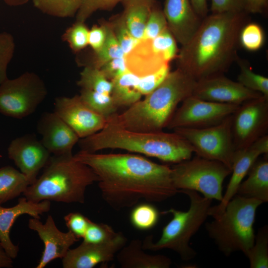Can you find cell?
Segmentation results:
<instances>
[{"label":"cell","mask_w":268,"mask_h":268,"mask_svg":"<svg viewBox=\"0 0 268 268\" xmlns=\"http://www.w3.org/2000/svg\"><path fill=\"white\" fill-rule=\"evenodd\" d=\"M41 142L54 155L72 154V150L79 137L57 114L45 113L37 124Z\"/></svg>","instance_id":"obj_19"},{"label":"cell","mask_w":268,"mask_h":268,"mask_svg":"<svg viewBox=\"0 0 268 268\" xmlns=\"http://www.w3.org/2000/svg\"><path fill=\"white\" fill-rule=\"evenodd\" d=\"M170 72V64H168L152 73L139 77L137 84L138 91L142 95L149 94L161 83Z\"/></svg>","instance_id":"obj_43"},{"label":"cell","mask_w":268,"mask_h":268,"mask_svg":"<svg viewBox=\"0 0 268 268\" xmlns=\"http://www.w3.org/2000/svg\"><path fill=\"white\" fill-rule=\"evenodd\" d=\"M51 208L49 201L33 202L26 198H21L18 203L10 207H4L0 205V241L7 254L12 259L18 256L19 247L11 240L10 232L15 220L21 215L27 214L33 218H40V215L49 211Z\"/></svg>","instance_id":"obj_21"},{"label":"cell","mask_w":268,"mask_h":268,"mask_svg":"<svg viewBox=\"0 0 268 268\" xmlns=\"http://www.w3.org/2000/svg\"><path fill=\"white\" fill-rule=\"evenodd\" d=\"M154 1L135 0L123 4L125 9L122 13L126 24L133 37L141 39L144 29Z\"/></svg>","instance_id":"obj_26"},{"label":"cell","mask_w":268,"mask_h":268,"mask_svg":"<svg viewBox=\"0 0 268 268\" xmlns=\"http://www.w3.org/2000/svg\"><path fill=\"white\" fill-rule=\"evenodd\" d=\"M106 38V30L104 22L99 26L95 25L88 32V45L94 53L98 52L103 47Z\"/></svg>","instance_id":"obj_47"},{"label":"cell","mask_w":268,"mask_h":268,"mask_svg":"<svg viewBox=\"0 0 268 268\" xmlns=\"http://www.w3.org/2000/svg\"><path fill=\"white\" fill-rule=\"evenodd\" d=\"M7 5L10 6H18L26 3L29 0H2Z\"/></svg>","instance_id":"obj_51"},{"label":"cell","mask_w":268,"mask_h":268,"mask_svg":"<svg viewBox=\"0 0 268 268\" xmlns=\"http://www.w3.org/2000/svg\"><path fill=\"white\" fill-rule=\"evenodd\" d=\"M190 0L195 11L200 18L203 19L208 15L207 0Z\"/></svg>","instance_id":"obj_49"},{"label":"cell","mask_w":268,"mask_h":268,"mask_svg":"<svg viewBox=\"0 0 268 268\" xmlns=\"http://www.w3.org/2000/svg\"><path fill=\"white\" fill-rule=\"evenodd\" d=\"M67 227L78 239L83 238L91 220L79 212H70L64 216Z\"/></svg>","instance_id":"obj_44"},{"label":"cell","mask_w":268,"mask_h":268,"mask_svg":"<svg viewBox=\"0 0 268 268\" xmlns=\"http://www.w3.org/2000/svg\"><path fill=\"white\" fill-rule=\"evenodd\" d=\"M124 0H83L76 14V21L84 22L98 10H111Z\"/></svg>","instance_id":"obj_42"},{"label":"cell","mask_w":268,"mask_h":268,"mask_svg":"<svg viewBox=\"0 0 268 268\" xmlns=\"http://www.w3.org/2000/svg\"><path fill=\"white\" fill-rule=\"evenodd\" d=\"M98 177L87 165L72 154L50 157L42 174L23 193L33 202L43 201L83 203L87 188Z\"/></svg>","instance_id":"obj_5"},{"label":"cell","mask_w":268,"mask_h":268,"mask_svg":"<svg viewBox=\"0 0 268 268\" xmlns=\"http://www.w3.org/2000/svg\"><path fill=\"white\" fill-rule=\"evenodd\" d=\"M268 154V135L266 134L249 146L235 150L232 159L231 177L222 199L218 205L210 207L212 216L223 211L228 202L236 195L242 180L259 157Z\"/></svg>","instance_id":"obj_16"},{"label":"cell","mask_w":268,"mask_h":268,"mask_svg":"<svg viewBox=\"0 0 268 268\" xmlns=\"http://www.w3.org/2000/svg\"><path fill=\"white\" fill-rule=\"evenodd\" d=\"M263 202L236 195L222 212L205 224L208 234L226 256L241 251L245 255L255 242L253 225L257 208Z\"/></svg>","instance_id":"obj_6"},{"label":"cell","mask_w":268,"mask_h":268,"mask_svg":"<svg viewBox=\"0 0 268 268\" xmlns=\"http://www.w3.org/2000/svg\"><path fill=\"white\" fill-rule=\"evenodd\" d=\"M118 233L107 224L91 221L82 239L84 242L102 244L112 240Z\"/></svg>","instance_id":"obj_41"},{"label":"cell","mask_w":268,"mask_h":268,"mask_svg":"<svg viewBox=\"0 0 268 268\" xmlns=\"http://www.w3.org/2000/svg\"><path fill=\"white\" fill-rule=\"evenodd\" d=\"M106 30V38L102 48L94 53V61L86 65L99 68L106 62L116 58H124L125 54L119 45L110 23L104 22Z\"/></svg>","instance_id":"obj_32"},{"label":"cell","mask_w":268,"mask_h":268,"mask_svg":"<svg viewBox=\"0 0 268 268\" xmlns=\"http://www.w3.org/2000/svg\"><path fill=\"white\" fill-rule=\"evenodd\" d=\"M139 77L128 69L111 80V96L116 106L131 107L140 100L142 96L137 89Z\"/></svg>","instance_id":"obj_25"},{"label":"cell","mask_w":268,"mask_h":268,"mask_svg":"<svg viewBox=\"0 0 268 268\" xmlns=\"http://www.w3.org/2000/svg\"><path fill=\"white\" fill-rule=\"evenodd\" d=\"M268 154L257 159L250 169L248 178L240 184L236 195L268 201Z\"/></svg>","instance_id":"obj_24"},{"label":"cell","mask_w":268,"mask_h":268,"mask_svg":"<svg viewBox=\"0 0 268 268\" xmlns=\"http://www.w3.org/2000/svg\"><path fill=\"white\" fill-rule=\"evenodd\" d=\"M15 48L13 36L7 32H0V86L8 79L7 68L14 55Z\"/></svg>","instance_id":"obj_39"},{"label":"cell","mask_w":268,"mask_h":268,"mask_svg":"<svg viewBox=\"0 0 268 268\" xmlns=\"http://www.w3.org/2000/svg\"><path fill=\"white\" fill-rule=\"evenodd\" d=\"M116 258L122 268H169L172 261L162 255H150L142 248V242L135 239L117 253Z\"/></svg>","instance_id":"obj_23"},{"label":"cell","mask_w":268,"mask_h":268,"mask_svg":"<svg viewBox=\"0 0 268 268\" xmlns=\"http://www.w3.org/2000/svg\"><path fill=\"white\" fill-rule=\"evenodd\" d=\"M46 86L40 76L26 72L0 86V113L15 119L32 114L45 99Z\"/></svg>","instance_id":"obj_9"},{"label":"cell","mask_w":268,"mask_h":268,"mask_svg":"<svg viewBox=\"0 0 268 268\" xmlns=\"http://www.w3.org/2000/svg\"><path fill=\"white\" fill-rule=\"evenodd\" d=\"M171 170L172 183L178 193L195 191L204 198L219 201L223 197V182L231 173L224 164L197 155L174 164Z\"/></svg>","instance_id":"obj_8"},{"label":"cell","mask_w":268,"mask_h":268,"mask_svg":"<svg viewBox=\"0 0 268 268\" xmlns=\"http://www.w3.org/2000/svg\"><path fill=\"white\" fill-rule=\"evenodd\" d=\"M54 112L67 124L79 138H83L101 131L107 119L88 108L79 95L72 97H57Z\"/></svg>","instance_id":"obj_13"},{"label":"cell","mask_w":268,"mask_h":268,"mask_svg":"<svg viewBox=\"0 0 268 268\" xmlns=\"http://www.w3.org/2000/svg\"><path fill=\"white\" fill-rule=\"evenodd\" d=\"M248 14L207 15L189 41L181 46L177 56V68L196 81L224 74L238 57L240 33L249 22Z\"/></svg>","instance_id":"obj_2"},{"label":"cell","mask_w":268,"mask_h":268,"mask_svg":"<svg viewBox=\"0 0 268 268\" xmlns=\"http://www.w3.org/2000/svg\"><path fill=\"white\" fill-rule=\"evenodd\" d=\"M268 129V98L263 95L243 102L232 115L235 150L249 146L266 135Z\"/></svg>","instance_id":"obj_11"},{"label":"cell","mask_w":268,"mask_h":268,"mask_svg":"<svg viewBox=\"0 0 268 268\" xmlns=\"http://www.w3.org/2000/svg\"><path fill=\"white\" fill-rule=\"evenodd\" d=\"M110 24L125 56L132 50L139 40L135 39L131 33L123 13L115 17Z\"/></svg>","instance_id":"obj_38"},{"label":"cell","mask_w":268,"mask_h":268,"mask_svg":"<svg viewBox=\"0 0 268 268\" xmlns=\"http://www.w3.org/2000/svg\"><path fill=\"white\" fill-rule=\"evenodd\" d=\"M30 183L20 171L10 166L0 168V205L23 194Z\"/></svg>","instance_id":"obj_27"},{"label":"cell","mask_w":268,"mask_h":268,"mask_svg":"<svg viewBox=\"0 0 268 268\" xmlns=\"http://www.w3.org/2000/svg\"><path fill=\"white\" fill-rule=\"evenodd\" d=\"M40 219H29V229L36 231L43 241L44 248L36 268H44L49 263L57 259H63L70 246L79 240L71 231H61L56 226L50 215L44 223Z\"/></svg>","instance_id":"obj_18"},{"label":"cell","mask_w":268,"mask_h":268,"mask_svg":"<svg viewBox=\"0 0 268 268\" xmlns=\"http://www.w3.org/2000/svg\"><path fill=\"white\" fill-rule=\"evenodd\" d=\"M89 29L84 22L76 21L67 28L61 37L66 42L73 52L76 53L88 45Z\"/></svg>","instance_id":"obj_35"},{"label":"cell","mask_w":268,"mask_h":268,"mask_svg":"<svg viewBox=\"0 0 268 268\" xmlns=\"http://www.w3.org/2000/svg\"><path fill=\"white\" fill-rule=\"evenodd\" d=\"M125 59L128 70L139 77L152 73L170 64L153 49L150 40H139Z\"/></svg>","instance_id":"obj_22"},{"label":"cell","mask_w":268,"mask_h":268,"mask_svg":"<svg viewBox=\"0 0 268 268\" xmlns=\"http://www.w3.org/2000/svg\"><path fill=\"white\" fill-rule=\"evenodd\" d=\"M7 153L9 158L26 176L30 185L36 180L39 171L51 157V153L41 141L30 135L13 139L8 147Z\"/></svg>","instance_id":"obj_17"},{"label":"cell","mask_w":268,"mask_h":268,"mask_svg":"<svg viewBox=\"0 0 268 268\" xmlns=\"http://www.w3.org/2000/svg\"><path fill=\"white\" fill-rule=\"evenodd\" d=\"M73 156L95 173L102 199L115 210L134 206L142 200L160 202L178 193L171 167L142 156L80 150Z\"/></svg>","instance_id":"obj_1"},{"label":"cell","mask_w":268,"mask_h":268,"mask_svg":"<svg viewBox=\"0 0 268 268\" xmlns=\"http://www.w3.org/2000/svg\"><path fill=\"white\" fill-rule=\"evenodd\" d=\"M79 95L82 101L88 108L107 119L117 113L118 108L111 95L81 89Z\"/></svg>","instance_id":"obj_29"},{"label":"cell","mask_w":268,"mask_h":268,"mask_svg":"<svg viewBox=\"0 0 268 268\" xmlns=\"http://www.w3.org/2000/svg\"><path fill=\"white\" fill-rule=\"evenodd\" d=\"M176 42L168 28L156 38L150 40L153 49L169 63L178 55Z\"/></svg>","instance_id":"obj_37"},{"label":"cell","mask_w":268,"mask_h":268,"mask_svg":"<svg viewBox=\"0 0 268 268\" xmlns=\"http://www.w3.org/2000/svg\"><path fill=\"white\" fill-rule=\"evenodd\" d=\"M106 78L112 80L119 76L128 69L124 58H116L103 64L99 68Z\"/></svg>","instance_id":"obj_46"},{"label":"cell","mask_w":268,"mask_h":268,"mask_svg":"<svg viewBox=\"0 0 268 268\" xmlns=\"http://www.w3.org/2000/svg\"><path fill=\"white\" fill-rule=\"evenodd\" d=\"M264 42V32L258 24L248 22L242 28L239 36V43L246 50L257 51L263 47Z\"/></svg>","instance_id":"obj_36"},{"label":"cell","mask_w":268,"mask_h":268,"mask_svg":"<svg viewBox=\"0 0 268 268\" xmlns=\"http://www.w3.org/2000/svg\"><path fill=\"white\" fill-rule=\"evenodd\" d=\"M236 62L240 68L237 81L246 88L268 98V78L253 71L250 67L238 57Z\"/></svg>","instance_id":"obj_34"},{"label":"cell","mask_w":268,"mask_h":268,"mask_svg":"<svg viewBox=\"0 0 268 268\" xmlns=\"http://www.w3.org/2000/svg\"><path fill=\"white\" fill-rule=\"evenodd\" d=\"M182 102L166 128L201 129L213 126L231 115L240 105L205 101L193 95Z\"/></svg>","instance_id":"obj_12"},{"label":"cell","mask_w":268,"mask_h":268,"mask_svg":"<svg viewBox=\"0 0 268 268\" xmlns=\"http://www.w3.org/2000/svg\"><path fill=\"white\" fill-rule=\"evenodd\" d=\"M13 267V259L4 250L0 241V268H10Z\"/></svg>","instance_id":"obj_50"},{"label":"cell","mask_w":268,"mask_h":268,"mask_svg":"<svg viewBox=\"0 0 268 268\" xmlns=\"http://www.w3.org/2000/svg\"><path fill=\"white\" fill-rule=\"evenodd\" d=\"M261 228L255 235V242L246 256L248 257L251 268H268V229Z\"/></svg>","instance_id":"obj_33"},{"label":"cell","mask_w":268,"mask_h":268,"mask_svg":"<svg viewBox=\"0 0 268 268\" xmlns=\"http://www.w3.org/2000/svg\"><path fill=\"white\" fill-rule=\"evenodd\" d=\"M127 238L118 232L112 240L102 244L82 241L77 247L69 249L62 259L64 268H92L99 264L113 261L117 253L127 244Z\"/></svg>","instance_id":"obj_15"},{"label":"cell","mask_w":268,"mask_h":268,"mask_svg":"<svg viewBox=\"0 0 268 268\" xmlns=\"http://www.w3.org/2000/svg\"><path fill=\"white\" fill-rule=\"evenodd\" d=\"M135 0H124L122 2L123 4L129 3L132 1H135ZM149 0V1H154L155 0Z\"/></svg>","instance_id":"obj_52"},{"label":"cell","mask_w":268,"mask_h":268,"mask_svg":"<svg viewBox=\"0 0 268 268\" xmlns=\"http://www.w3.org/2000/svg\"><path fill=\"white\" fill-rule=\"evenodd\" d=\"M83 0H32L33 5L52 16L66 18L76 14Z\"/></svg>","instance_id":"obj_28"},{"label":"cell","mask_w":268,"mask_h":268,"mask_svg":"<svg viewBox=\"0 0 268 268\" xmlns=\"http://www.w3.org/2000/svg\"><path fill=\"white\" fill-rule=\"evenodd\" d=\"M179 193L189 197V209L182 211L172 208L160 212V214H171L172 218L163 228L159 240L154 243L153 235L147 236L142 241V248L151 251L170 249L182 260L189 261L197 254L190 246V241L209 216L212 200L201 196L195 191L183 190Z\"/></svg>","instance_id":"obj_7"},{"label":"cell","mask_w":268,"mask_h":268,"mask_svg":"<svg viewBox=\"0 0 268 268\" xmlns=\"http://www.w3.org/2000/svg\"><path fill=\"white\" fill-rule=\"evenodd\" d=\"M78 143L81 150L90 153L120 149L174 164L191 158L194 152L189 143L175 132L133 131L108 121L101 131L80 138Z\"/></svg>","instance_id":"obj_3"},{"label":"cell","mask_w":268,"mask_h":268,"mask_svg":"<svg viewBox=\"0 0 268 268\" xmlns=\"http://www.w3.org/2000/svg\"><path fill=\"white\" fill-rule=\"evenodd\" d=\"M210 10L211 13L246 12L245 1L244 0H211Z\"/></svg>","instance_id":"obj_45"},{"label":"cell","mask_w":268,"mask_h":268,"mask_svg":"<svg viewBox=\"0 0 268 268\" xmlns=\"http://www.w3.org/2000/svg\"><path fill=\"white\" fill-rule=\"evenodd\" d=\"M163 11L168 28L181 46L192 38L202 19L190 0H165Z\"/></svg>","instance_id":"obj_20"},{"label":"cell","mask_w":268,"mask_h":268,"mask_svg":"<svg viewBox=\"0 0 268 268\" xmlns=\"http://www.w3.org/2000/svg\"><path fill=\"white\" fill-rule=\"evenodd\" d=\"M196 81L179 68L170 71L161 83L124 112L107 120L125 129L141 132L162 131L179 103L192 95Z\"/></svg>","instance_id":"obj_4"},{"label":"cell","mask_w":268,"mask_h":268,"mask_svg":"<svg viewBox=\"0 0 268 268\" xmlns=\"http://www.w3.org/2000/svg\"><path fill=\"white\" fill-rule=\"evenodd\" d=\"M77 84L81 89H88L111 95L112 84L100 69L91 66H85L80 73Z\"/></svg>","instance_id":"obj_30"},{"label":"cell","mask_w":268,"mask_h":268,"mask_svg":"<svg viewBox=\"0 0 268 268\" xmlns=\"http://www.w3.org/2000/svg\"><path fill=\"white\" fill-rule=\"evenodd\" d=\"M160 214L157 208L150 202L137 203L130 212V221L135 229L146 231L156 225Z\"/></svg>","instance_id":"obj_31"},{"label":"cell","mask_w":268,"mask_h":268,"mask_svg":"<svg viewBox=\"0 0 268 268\" xmlns=\"http://www.w3.org/2000/svg\"><path fill=\"white\" fill-rule=\"evenodd\" d=\"M232 115L213 126L173 130L189 143L197 156L219 161L231 169L235 151L231 132Z\"/></svg>","instance_id":"obj_10"},{"label":"cell","mask_w":268,"mask_h":268,"mask_svg":"<svg viewBox=\"0 0 268 268\" xmlns=\"http://www.w3.org/2000/svg\"><path fill=\"white\" fill-rule=\"evenodd\" d=\"M245 11L248 13L263 14L266 12L268 0H244Z\"/></svg>","instance_id":"obj_48"},{"label":"cell","mask_w":268,"mask_h":268,"mask_svg":"<svg viewBox=\"0 0 268 268\" xmlns=\"http://www.w3.org/2000/svg\"><path fill=\"white\" fill-rule=\"evenodd\" d=\"M167 28L163 10L155 2L151 8L141 39H153Z\"/></svg>","instance_id":"obj_40"},{"label":"cell","mask_w":268,"mask_h":268,"mask_svg":"<svg viewBox=\"0 0 268 268\" xmlns=\"http://www.w3.org/2000/svg\"><path fill=\"white\" fill-rule=\"evenodd\" d=\"M192 95L205 101L237 105L263 96L227 78L224 74L196 81Z\"/></svg>","instance_id":"obj_14"}]
</instances>
